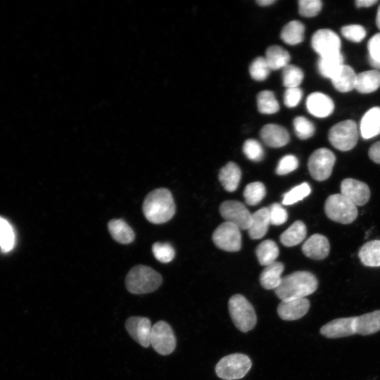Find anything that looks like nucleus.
Segmentation results:
<instances>
[{"mask_svg": "<svg viewBox=\"0 0 380 380\" xmlns=\"http://www.w3.org/2000/svg\"><path fill=\"white\" fill-rule=\"evenodd\" d=\"M161 275L150 267L138 265L132 267L125 278L127 291L144 294L156 291L162 284Z\"/></svg>", "mask_w": 380, "mask_h": 380, "instance_id": "nucleus-3", "label": "nucleus"}, {"mask_svg": "<svg viewBox=\"0 0 380 380\" xmlns=\"http://www.w3.org/2000/svg\"><path fill=\"white\" fill-rule=\"evenodd\" d=\"M243 151L246 156L255 162L260 161L264 156V151L261 144L255 139H247L243 146Z\"/></svg>", "mask_w": 380, "mask_h": 380, "instance_id": "nucleus-42", "label": "nucleus"}, {"mask_svg": "<svg viewBox=\"0 0 380 380\" xmlns=\"http://www.w3.org/2000/svg\"><path fill=\"white\" fill-rule=\"evenodd\" d=\"M376 25L378 27V28L380 30V5L378 8V10H377V13H376Z\"/></svg>", "mask_w": 380, "mask_h": 380, "instance_id": "nucleus-52", "label": "nucleus"}, {"mask_svg": "<svg viewBox=\"0 0 380 380\" xmlns=\"http://www.w3.org/2000/svg\"><path fill=\"white\" fill-rule=\"evenodd\" d=\"M108 231L117 242L122 244L132 243L135 237L133 229L122 219H113L108 224Z\"/></svg>", "mask_w": 380, "mask_h": 380, "instance_id": "nucleus-24", "label": "nucleus"}, {"mask_svg": "<svg viewBox=\"0 0 380 380\" xmlns=\"http://www.w3.org/2000/svg\"><path fill=\"white\" fill-rule=\"evenodd\" d=\"M377 0H357L355 1V5L358 8L369 7L377 3Z\"/></svg>", "mask_w": 380, "mask_h": 380, "instance_id": "nucleus-50", "label": "nucleus"}, {"mask_svg": "<svg viewBox=\"0 0 380 380\" xmlns=\"http://www.w3.org/2000/svg\"><path fill=\"white\" fill-rule=\"evenodd\" d=\"M293 127L297 137L300 139H309L313 136L315 130L313 123L303 116L294 118Z\"/></svg>", "mask_w": 380, "mask_h": 380, "instance_id": "nucleus-39", "label": "nucleus"}, {"mask_svg": "<svg viewBox=\"0 0 380 380\" xmlns=\"http://www.w3.org/2000/svg\"><path fill=\"white\" fill-rule=\"evenodd\" d=\"M270 70L264 57H258L254 59L249 68L251 76L257 81L265 80L268 77Z\"/></svg>", "mask_w": 380, "mask_h": 380, "instance_id": "nucleus-40", "label": "nucleus"}, {"mask_svg": "<svg viewBox=\"0 0 380 380\" xmlns=\"http://www.w3.org/2000/svg\"><path fill=\"white\" fill-rule=\"evenodd\" d=\"M275 1V0H258L257 4L260 6H266L274 4Z\"/></svg>", "mask_w": 380, "mask_h": 380, "instance_id": "nucleus-51", "label": "nucleus"}, {"mask_svg": "<svg viewBox=\"0 0 380 380\" xmlns=\"http://www.w3.org/2000/svg\"><path fill=\"white\" fill-rule=\"evenodd\" d=\"M151 344L162 355L172 353L176 347V338L168 323L158 321L152 327Z\"/></svg>", "mask_w": 380, "mask_h": 380, "instance_id": "nucleus-10", "label": "nucleus"}, {"mask_svg": "<svg viewBox=\"0 0 380 380\" xmlns=\"http://www.w3.org/2000/svg\"><path fill=\"white\" fill-rule=\"evenodd\" d=\"M342 35L353 42H361L366 36L365 29L360 25H348L342 27Z\"/></svg>", "mask_w": 380, "mask_h": 380, "instance_id": "nucleus-45", "label": "nucleus"}, {"mask_svg": "<svg viewBox=\"0 0 380 380\" xmlns=\"http://www.w3.org/2000/svg\"><path fill=\"white\" fill-rule=\"evenodd\" d=\"M270 224L281 225L286 222L288 218L286 210L279 203H273L268 208Z\"/></svg>", "mask_w": 380, "mask_h": 380, "instance_id": "nucleus-47", "label": "nucleus"}, {"mask_svg": "<svg viewBox=\"0 0 380 380\" xmlns=\"http://www.w3.org/2000/svg\"><path fill=\"white\" fill-rule=\"evenodd\" d=\"M270 70H278L286 66L290 61L289 52L279 46H270L265 57Z\"/></svg>", "mask_w": 380, "mask_h": 380, "instance_id": "nucleus-31", "label": "nucleus"}, {"mask_svg": "<svg viewBox=\"0 0 380 380\" xmlns=\"http://www.w3.org/2000/svg\"><path fill=\"white\" fill-rule=\"evenodd\" d=\"M360 133L365 139L373 138L380 134V107L368 110L360 121Z\"/></svg>", "mask_w": 380, "mask_h": 380, "instance_id": "nucleus-21", "label": "nucleus"}, {"mask_svg": "<svg viewBox=\"0 0 380 380\" xmlns=\"http://www.w3.org/2000/svg\"><path fill=\"white\" fill-rule=\"evenodd\" d=\"M303 96L302 89L299 87L287 88L284 95V103L289 108L296 106Z\"/></svg>", "mask_w": 380, "mask_h": 380, "instance_id": "nucleus-48", "label": "nucleus"}, {"mask_svg": "<svg viewBox=\"0 0 380 380\" xmlns=\"http://www.w3.org/2000/svg\"><path fill=\"white\" fill-rule=\"evenodd\" d=\"M327 216L331 220L341 223L350 224L357 217V208L341 194L329 196L324 204Z\"/></svg>", "mask_w": 380, "mask_h": 380, "instance_id": "nucleus-6", "label": "nucleus"}, {"mask_svg": "<svg viewBox=\"0 0 380 380\" xmlns=\"http://www.w3.org/2000/svg\"><path fill=\"white\" fill-rule=\"evenodd\" d=\"M142 210L145 217L153 224L169 221L175 213L172 194L165 188L153 190L146 196Z\"/></svg>", "mask_w": 380, "mask_h": 380, "instance_id": "nucleus-2", "label": "nucleus"}, {"mask_svg": "<svg viewBox=\"0 0 380 380\" xmlns=\"http://www.w3.org/2000/svg\"><path fill=\"white\" fill-rule=\"evenodd\" d=\"M229 312L233 323L242 332L254 328L257 322L255 310L251 303L242 295L232 296L228 303Z\"/></svg>", "mask_w": 380, "mask_h": 380, "instance_id": "nucleus-4", "label": "nucleus"}, {"mask_svg": "<svg viewBox=\"0 0 380 380\" xmlns=\"http://www.w3.org/2000/svg\"><path fill=\"white\" fill-rule=\"evenodd\" d=\"M322 7L319 0H300L298 1L299 13L304 17H313L319 13Z\"/></svg>", "mask_w": 380, "mask_h": 380, "instance_id": "nucleus-44", "label": "nucleus"}, {"mask_svg": "<svg viewBox=\"0 0 380 380\" xmlns=\"http://www.w3.org/2000/svg\"><path fill=\"white\" fill-rule=\"evenodd\" d=\"M329 250L330 245L327 238L319 234L312 235L302 246L304 255L314 260L324 259L328 256Z\"/></svg>", "mask_w": 380, "mask_h": 380, "instance_id": "nucleus-17", "label": "nucleus"}, {"mask_svg": "<svg viewBox=\"0 0 380 380\" xmlns=\"http://www.w3.org/2000/svg\"><path fill=\"white\" fill-rule=\"evenodd\" d=\"M312 49L319 56L340 52L341 42L336 33L329 29H320L312 37Z\"/></svg>", "mask_w": 380, "mask_h": 380, "instance_id": "nucleus-12", "label": "nucleus"}, {"mask_svg": "<svg viewBox=\"0 0 380 380\" xmlns=\"http://www.w3.org/2000/svg\"><path fill=\"white\" fill-rule=\"evenodd\" d=\"M368 155L372 161L380 164V141L372 145Z\"/></svg>", "mask_w": 380, "mask_h": 380, "instance_id": "nucleus-49", "label": "nucleus"}, {"mask_svg": "<svg viewBox=\"0 0 380 380\" xmlns=\"http://www.w3.org/2000/svg\"><path fill=\"white\" fill-rule=\"evenodd\" d=\"M152 252L154 257L163 263L172 261L175 255L173 247L168 243H154L152 246Z\"/></svg>", "mask_w": 380, "mask_h": 380, "instance_id": "nucleus-41", "label": "nucleus"}, {"mask_svg": "<svg viewBox=\"0 0 380 380\" xmlns=\"http://www.w3.org/2000/svg\"><path fill=\"white\" fill-rule=\"evenodd\" d=\"M358 139L357 125L352 120H346L334 125L329 132L331 144L338 150L347 151L356 145Z\"/></svg>", "mask_w": 380, "mask_h": 380, "instance_id": "nucleus-7", "label": "nucleus"}, {"mask_svg": "<svg viewBox=\"0 0 380 380\" xmlns=\"http://www.w3.org/2000/svg\"><path fill=\"white\" fill-rule=\"evenodd\" d=\"M260 137L267 146L272 148L284 146L289 141L287 130L275 124L265 125L260 131Z\"/></svg>", "mask_w": 380, "mask_h": 380, "instance_id": "nucleus-19", "label": "nucleus"}, {"mask_svg": "<svg viewBox=\"0 0 380 380\" xmlns=\"http://www.w3.org/2000/svg\"><path fill=\"white\" fill-rule=\"evenodd\" d=\"M343 65V56L340 51L319 57L318 70L323 77L331 79Z\"/></svg>", "mask_w": 380, "mask_h": 380, "instance_id": "nucleus-28", "label": "nucleus"}, {"mask_svg": "<svg viewBox=\"0 0 380 380\" xmlns=\"http://www.w3.org/2000/svg\"><path fill=\"white\" fill-rule=\"evenodd\" d=\"M310 191V185L307 182H303L285 193L283 195L282 203L286 205H292L308 196Z\"/></svg>", "mask_w": 380, "mask_h": 380, "instance_id": "nucleus-38", "label": "nucleus"}, {"mask_svg": "<svg viewBox=\"0 0 380 380\" xmlns=\"http://www.w3.org/2000/svg\"><path fill=\"white\" fill-rule=\"evenodd\" d=\"M306 234L305 224L302 221L297 220L281 234L280 241L285 246H294L304 240Z\"/></svg>", "mask_w": 380, "mask_h": 380, "instance_id": "nucleus-29", "label": "nucleus"}, {"mask_svg": "<svg viewBox=\"0 0 380 380\" xmlns=\"http://www.w3.org/2000/svg\"><path fill=\"white\" fill-rule=\"evenodd\" d=\"M258 108L263 114H273L279 109V105L273 92L265 90L260 92L257 96Z\"/></svg>", "mask_w": 380, "mask_h": 380, "instance_id": "nucleus-35", "label": "nucleus"}, {"mask_svg": "<svg viewBox=\"0 0 380 380\" xmlns=\"http://www.w3.org/2000/svg\"><path fill=\"white\" fill-rule=\"evenodd\" d=\"M320 334L330 338L352 336L355 334L354 317L333 319L321 327Z\"/></svg>", "mask_w": 380, "mask_h": 380, "instance_id": "nucleus-15", "label": "nucleus"}, {"mask_svg": "<svg viewBox=\"0 0 380 380\" xmlns=\"http://www.w3.org/2000/svg\"><path fill=\"white\" fill-rule=\"evenodd\" d=\"M248 356L241 353L230 354L222 357L216 365L215 372L224 380H236L243 378L251 368Z\"/></svg>", "mask_w": 380, "mask_h": 380, "instance_id": "nucleus-5", "label": "nucleus"}, {"mask_svg": "<svg viewBox=\"0 0 380 380\" xmlns=\"http://www.w3.org/2000/svg\"><path fill=\"white\" fill-rule=\"evenodd\" d=\"M340 189L341 194L356 206L366 204L370 197V191L367 184L355 179H343Z\"/></svg>", "mask_w": 380, "mask_h": 380, "instance_id": "nucleus-14", "label": "nucleus"}, {"mask_svg": "<svg viewBox=\"0 0 380 380\" xmlns=\"http://www.w3.org/2000/svg\"><path fill=\"white\" fill-rule=\"evenodd\" d=\"M283 270L284 265L280 262L267 265L260 276L261 286L268 290L276 289L281 283Z\"/></svg>", "mask_w": 380, "mask_h": 380, "instance_id": "nucleus-25", "label": "nucleus"}, {"mask_svg": "<svg viewBox=\"0 0 380 380\" xmlns=\"http://www.w3.org/2000/svg\"><path fill=\"white\" fill-rule=\"evenodd\" d=\"M125 329L130 336L141 346L147 348L151 344V324L148 318L132 316L125 322Z\"/></svg>", "mask_w": 380, "mask_h": 380, "instance_id": "nucleus-13", "label": "nucleus"}, {"mask_svg": "<svg viewBox=\"0 0 380 380\" xmlns=\"http://www.w3.org/2000/svg\"><path fill=\"white\" fill-rule=\"evenodd\" d=\"M305 27L298 20L288 23L281 30L280 37L282 41L290 45H295L303 42Z\"/></svg>", "mask_w": 380, "mask_h": 380, "instance_id": "nucleus-32", "label": "nucleus"}, {"mask_svg": "<svg viewBox=\"0 0 380 380\" xmlns=\"http://www.w3.org/2000/svg\"><path fill=\"white\" fill-rule=\"evenodd\" d=\"M241 172L239 166L233 162L226 164L219 172V180L224 189L229 192L234 191L239 184Z\"/></svg>", "mask_w": 380, "mask_h": 380, "instance_id": "nucleus-26", "label": "nucleus"}, {"mask_svg": "<svg viewBox=\"0 0 380 380\" xmlns=\"http://www.w3.org/2000/svg\"><path fill=\"white\" fill-rule=\"evenodd\" d=\"M336 161L334 153L328 148L315 150L308 159V170L312 178L317 181L328 179Z\"/></svg>", "mask_w": 380, "mask_h": 380, "instance_id": "nucleus-8", "label": "nucleus"}, {"mask_svg": "<svg viewBox=\"0 0 380 380\" xmlns=\"http://www.w3.org/2000/svg\"><path fill=\"white\" fill-rule=\"evenodd\" d=\"M358 256L362 263L368 267L380 266V240H373L365 243Z\"/></svg>", "mask_w": 380, "mask_h": 380, "instance_id": "nucleus-30", "label": "nucleus"}, {"mask_svg": "<svg viewBox=\"0 0 380 380\" xmlns=\"http://www.w3.org/2000/svg\"><path fill=\"white\" fill-rule=\"evenodd\" d=\"M220 213L226 222H231L240 229H248L252 222V214L238 201H226L220 206Z\"/></svg>", "mask_w": 380, "mask_h": 380, "instance_id": "nucleus-11", "label": "nucleus"}, {"mask_svg": "<svg viewBox=\"0 0 380 380\" xmlns=\"http://www.w3.org/2000/svg\"><path fill=\"white\" fill-rule=\"evenodd\" d=\"M367 48L369 64L376 69H380V32L370 38Z\"/></svg>", "mask_w": 380, "mask_h": 380, "instance_id": "nucleus-43", "label": "nucleus"}, {"mask_svg": "<svg viewBox=\"0 0 380 380\" xmlns=\"http://www.w3.org/2000/svg\"><path fill=\"white\" fill-rule=\"evenodd\" d=\"M265 194V186L260 182L248 184L243 191L244 199L250 205L258 204L264 198Z\"/></svg>", "mask_w": 380, "mask_h": 380, "instance_id": "nucleus-36", "label": "nucleus"}, {"mask_svg": "<svg viewBox=\"0 0 380 380\" xmlns=\"http://www.w3.org/2000/svg\"><path fill=\"white\" fill-rule=\"evenodd\" d=\"M317 286V279L313 274L298 271L282 277L280 284L274 291L281 300H289L305 298L314 293Z\"/></svg>", "mask_w": 380, "mask_h": 380, "instance_id": "nucleus-1", "label": "nucleus"}, {"mask_svg": "<svg viewBox=\"0 0 380 380\" xmlns=\"http://www.w3.org/2000/svg\"><path fill=\"white\" fill-rule=\"evenodd\" d=\"M282 82L287 88L298 87L303 79L302 70L294 65L288 64L282 68Z\"/></svg>", "mask_w": 380, "mask_h": 380, "instance_id": "nucleus-37", "label": "nucleus"}, {"mask_svg": "<svg viewBox=\"0 0 380 380\" xmlns=\"http://www.w3.org/2000/svg\"><path fill=\"white\" fill-rule=\"evenodd\" d=\"M354 330L363 336L380 331V310L354 317Z\"/></svg>", "mask_w": 380, "mask_h": 380, "instance_id": "nucleus-20", "label": "nucleus"}, {"mask_svg": "<svg viewBox=\"0 0 380 380\" xmlns=\"http://www.w3.org/2000/svg\"><path fill=\"white\" fill-rule=\"evenodd\" d=\"M270 224L269 210L262 208L252 214V222L248 229L249 236L253 239H259L263 237Z\"/></svg>", "mask_w": 380, "mask_h": 380, "instance_id": "nucleus-22", "label": "nucleus"}, {"mask_svg": "<svg viewBox=\"0 0 380 380\" xmlns=\"http://www.w3.org/2000/svg\"><path fill=\"white\" fill-rule=\"evenodd\" d=\"M310 308V301L304 298L281 300L277 307V313L284 320H296L303 317Z\"/></svg>", "mask_w": 380, "mask_h": 380, "instance_id": "nucleus-16", "label": "nucleus"}, {"mask_svg": "<svg viewBox=\"0 0 380 380\" xmlns=\"http://www.w3.org/2000/svg\"><path fill=\"white\" fill-rule=\"evenodd\" d=\"M15 243L13 227L5 218L0 216V248L4 252L11 251Z\"/></svg>", "mask_w": 380, "mask_h": 380, "instance_id": "nucleus-34", "label": "nucleus"}, {"mask_svg": "<svg viewBox=\"0 0 380 380\" xmlns=\"http://www.w3.org/2000/svg\"><path fill=\"white\" fill-rule=\"evenodd\" d=\"M356 77L353 69L347 65H343L340 70L331 78L334 87L341 92H348L355 87Z\"/></svg>", "mask_w": 380, "mask_h": 380, "instance_id": "nucleus-23", "label": "nucleus"}, {"mask_svg": "<svg viewBox=\"0 0 380 380\" xmlns=\"http://www.w3.org/2000/svg\"><path fill=\"white\" fill-rule=\"evenodd\" d=\"M379 87L380 72L378 70H367L357 75L355 89L360 93H372Z\"/></svg>", "mask_w": 380, "mask_h": 380, "instance_id": "nucleus-27", "label": "nucleus"}, {"mask_svg": "<svg viewBox=\"0 0 380 380\" xmlns=\"http://www.w3.org/2000/svg\"><path fill=\"white\" fill-rule=\"evenodd\" d=\"M298 166V160L293 155H286L282 157L276 168L277 175H284L295 170Z\"/></svg>", "mask_w": 380, "mask_h": 380, "instance_id": "nucleus-46", "label": "nucleus"}, {"mask_svg": "<svg viewBox=\"0 0 380 380\" xmlns=\"http://www.w3.org/2000/svg\"><path fill=\"white\" fill-rule=\"evenodd\" d=\"M306 106L310 113L317 118H326L330 115L334 109L331 99L321 92L310 94L307 98Z\"/></svg>", "mask_w": 380, "mask_h": 380, "instance_id": "nucleus-18", "label": "nucleus"}, {"mask_svg": "<svg viewBox=\"0 0 380 380\" xmlns=\"http://www.w3.org/2000/svg\"><path fill=\"white\" fill-rule=\"evenodd\" d=\"M240 229L235 224L224 222L220 224L213 234V241L219 248L236 252L241 247V235Z\"/></svg>", "mask_w": 380, "mask_h": 380, "instance_id": "nucleus-9", "label": "nucleus"}, {"mask_svg": "<svg viewBox=\"0 0 380 380\" xmlns=\"http://www.w3.org/2000/svg\"><path fill=\"white\" fill-rule=\"evenodd\" d=\"M279 248L272 240L260 243L255 251L258 260L261 265L267 266L275 262L279 255Z\"/></svg>", "mask_w": 380, "mask_h": 380, "instance_id": "nucleus-33", "label": "nucleus"}]
</instances>
